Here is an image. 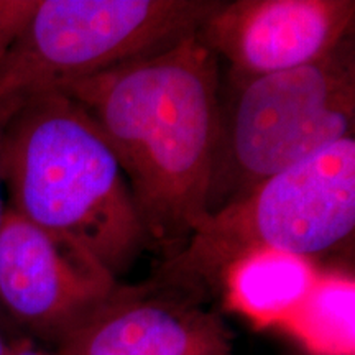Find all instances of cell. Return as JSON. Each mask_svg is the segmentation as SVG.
<instances>
[{
  "instance_id": "cell-7",
  "label": "cell",
  "mask_w": 355,
  "mask_h": 355,
  "mask_svg": "<svg viewBox=\"0 0 355 355\" xmlns=\"http://www.w3.org/2000/svg\"><path fill=\"white\" fill-rule=\"evenodd\" d=\"M354 24V0H222L198 37L242 81L316 63L352 37Z\"/></svg>"
},
{
  "instance_id": "cell-6",
  "label": "cell",
  "mask_w": 355,
  "mask_h": 355,
  "mask_svg": "<svg viewBox=\"0 0 355 355\" xmlns=\"http://www.w3.org/2000/svg\"><path fill=\"white\" fill-rule=\"evenodd\" d=\"M112 273L78 242L6 207L0 227V313L19 334L55 347L117 290Z\"/></svg>"
},
{
  "instance_id": "cell-4",
  "label": "cell",
  "mask_w": 355,
  "mask_h": 355,
  "mask_svg": "<svg viewBox=\"0 0 355 355\" xmlns=\"http://www.w3.org/2000/svg\"><path fill=\"white\" fill-rule=\"evenodd\" d=\"M354 51L350 37L313 64L232 81V96L219 104L207 214L324 146L354 137Z\"/></svg>"
},
{
  "instance_id": "cell-2",
  "label": "cell",
  "mask_w": 355,
  "mask_h": 355,
  "mask_svg": "<svg viewBox=\"0 0 355 355\" xmlns=\"http://www.w3.org/2000/svg\"><path fill=\"white\" fill-rule=\"evenodd\" d=\"M0 178L8 207L78 242L115 278L150 250L117 158L63 92L26 102L0 127Z\"/></svg>"
},
{
  "instance_id": "cell-10",
  "label": "cell",
  "mask_w": 355,
  "mask_h": 355,
  "mask_svg": "<svg viewBox=\"0 0 355 355\" xmlns=\"http://www.w3.org/2000/svg\"><path fill=\"white\" fill-rule=\"evenodd\" d=\"M40 0H0V61L28 25Z\"/></svg>"
},
{
  "instance_id": "cell-3",
  "label": "cell",
  "mask_w": 355,
  "mask_h": 355,
  "mask_svg": "<svg viewBox=\"0 0 355 355\" xmlns=\"http://www.w3.org/2000/svg\"><path fill=\"white\" fill-rule=\"evenodd\" d=\"M354 230L355 139L347 137L211 214L150 279L204 303L252 257L319 259L352 241Z\"/></svg>"
},
{
  "instance_id": "cell-9",
  "label": "cell",
  "mask_w": 355,
  "mask_h": 355,
  "mask_svg": "<svg viewBox=\"0 0 355 355\" xmlns=\"http://www.w3.org/2000/svg\"><path fill=\"white\" fill-rule=\"evenodd\" d=\"M225 282L242 308L259 316L285 313L309 291L311 272L304 260L286 255H257L239 263Z\"/></svg>"
},
{
  "instance_id": "cell-13",
  "label": "cell",
  "mask_w": 355,
  "mask_h": 355,
  "mask_svg": "<svg viewBox=\"0 0 355 355\" xmlns=\"http://www.w3.org/2000/svg\"><path fill=\"white\" fill-rule=\"evenodd\" d=\"M6 207H7V202H6V199H3V184H2V178H0V227H2L3 214H6ZM0 324H2V326H7V327H10V329H13L10 324H8L7 319L3 318L2 313H0ZM13 331H15V329H13Z\"/></svg>"
},
{
  "instance_id": "cell-11",
  "label": "cell",
  "mask_w": 355,
  "mask_h": 355,
  "mask_svg": "<svg viewBox=\"0 0 355 355\" xmlns=\"http://www.w3.org/2000/svg\"><path fill=\"white\" fill-rule=\"evenodd\" d=\"M7 355H56L55 350H46L43 347H38L37 343L32 339H21L19 344L13 347Z\"/></svg>"
},
{
  "instance_id": "cell-5",
  "label": "cell",
  "mask_w": 355,
  "mask_h": 355,
  "mask_svg": "<svg viewBox=\"0 0 355 355\" xmlns=\"http://www.w3.org/2000/svg\"><path fill=\"white\" fill-rule=\"evenodd\" d=\"M222 0H40L0 61V127L26 102L175 46Z\"/></svg>"
},
{
  "instance_id": "cell-1",
  "label": "cell",
  "mask_w": 355,
  "mask_h": 355,
  "mask_svg": "<svg viewBox=\"0 0 355 355\" xmlns=\"http://www.w3.org/2000/svg\"><path fill=\"white\" fill-rule=\"evenodd\" d=\"M121 165L150 250L171 259L209 217L219 60L189 35L69 86Z\"/></svg>"
},
{
  "instance_id": "cell-12",
  "label": "cell",
  "mask_w": 355,
  "mask_h": 355,
  "mask_svg": "<svg viewBox=\"0 0 355 355\" xmlns=\"http://www.w3.org/2000/svg\"><path fill=\"white\" fill-rule=\"evenodd\" d=\"M21 339H25V337L20 336L19 332H15L10 329V327L0 324V355H7ZM26 339H28V337H26Z\"/></svg>"
},
{
  "instance_id": "cell-8",
  "label": "cell",
  "mask_w": 355,
  "mask_h": 355,
  "mask_svg": "<svg viewBox=\"0 0 355 355\" xmlns=\"http://www.w3.org/2000/svg\"><path fill=\"white\" fill-rule=\"evenodd\" d=\"M56 355H230L232 332L219 314L162 283L121 285Z\"/></svg>"
}]
</instances>
